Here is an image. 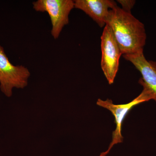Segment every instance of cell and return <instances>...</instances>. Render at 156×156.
<instances>
[{
    "label": "cell",
    "instance_id": "5b68a950",
    "mask_svg": "<svg viewBox=\"0 0 156 156\" xmlns=\"http://www.w3.org/2000/svg\"><path fill=\"white\" fill-rule=\"evenodd\" d=\"M151 100L150 95L144 90L134 100L129 103L122 105H115L113 103L112 101L107 99L102 100L98 99L97 105L111 112L114 116L116 128L113 132L112 142L108 149L111 150L115 145L123 142V136L122 135V125L126 115L134 106Z\"/></svg>",
    "mask_w": 156,
    "mask_h": 156
},
{
    "label": "cell",
    "instance_id": "277c9868",
    "mask_svg": "<svg viewBox=\"0 0 156 156\" xmlns=\"http://www.w3.org/2000/svg\"><path fill=\"white\" fill-rule=\"evenodd\" d=\"M101 39V67L108 83L111 85L113 83L119 70V62L122 53L108 25L105 27Z\"/></svg>",
    "mask_w": 156,
    "mask_h": 156
},
{
    "label": "cell",
    "instance_id": "9c48e42d",
    "mask_svg": "<svg viewBox=\"0 0 156 156\" xmlns=\"http://www.w3.org/2000/svg\"><path fill=\"white\" fill-rule=\"evenodd\" d=\"M110 151V150L108 149L107 150L101 153L99 155V156H106L109 153Z\"/></svg>",
    "mask_w": 156,
    "mask_h": 156
},
{
    "label": "cell",
    "instance_id": "ba28073f",
    "mask_svg": "<svg viewBox=\"0 0 156 156\" xmlns=\"http://www.w3.org/2000/svg\"><path fill=\"white\" fill-rule=\"evenodd\" d=\"M118 2L122 6V9L128 13H131V9L135 4V1L133 0H119Z\"/></svg>",
    "mask_w": 156,
    "mask_h": 156
},
{
    "label": "cell",
    "instance_id": "52a82bcc",
    "mask_svg": "<svg viewBox=\"0 0 156 156\" xmlns=\"http://www.w3.org/2000/svg\"><path fill=\"white\" fill-rule=\"evenodd\" d=\"M74 3L75 8L84 11L101 27L106 25L110 11L118 6L110 0H76Z\"/></svg>",
    "mask_w": 156,
    "mask_h": 156
},
{
    "label": "cell",
    "instance_id": "6da1fadb",
    "mask_svg": "<svg viewBox=\"0 0 156 156\" xmlns=\"http://www.w3.org/2000/svg\"><path fill=\"white\" fill-rule=\"evenodd\" d=\"M106 25L112 31L122 54L143 52L147 38L144 26L131 13L117 6L110 11Z\"/></svg>",
    "mask_w": 156,
    "mask_h": 156
},
{
    "label": "cell",
    "instance_id": "8992f818",
    "mask_svg": "<svg viewBox=\"0 0 156 156\" xmlns=\"http://www.w3.org/2000/svg\"><path fill=\"white\" fill-rule=\"evenodd\" d=\"M126 60L131 62L141 73L139 83L150 95L151 100L156 101V62L148 61L143 52L123 55Z\"/></svg>",
    "mask_w": 156,
    "mask_h": 156
},
{
    "label": "cell",
    "instance_id": "3957f363",
    "mask_svg": "<svg viewBox=\"0 0 156 156\" xmlns=\"http://www.w3.org/2000/svg\"><path fill=\"white\" fill-rule=\"evenodd\" d=\"M33 6L36 11L49 14L52 24L51 34L56 40L69 23V14L75 8V3L72 0H38L33 2Z\"/></svg>",
    "mask_w": 156,
    "mask_h": 156
},
{
    "label": "cell",
    "instance_id": "7a4b0ae2",
    "mask_svg": "<svg viewBox=\"0 0 156 156\" xmlns=\"http://www.w3.org/2000/svg\"><path fill=\"white\" fill-rule=\"evenodd\" d=\"M30 73L23 65H14L0 45V89L6 96H12L14 88L23 89L28 85Z\"/></svg>",
    "mask_w": 156,
    "mask_h": 156
}]
</instances>
